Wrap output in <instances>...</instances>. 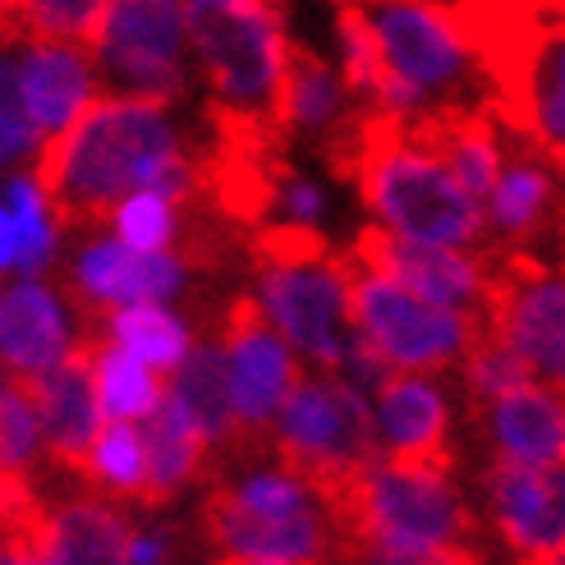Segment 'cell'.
<instances>
[{
  "label": "cell",
  "instance_id": "obj_1",
  "mask_svg": "<svg viewBox=\"0 0 565 565\" xmlns=\"http://www.w3.org/2000/svg\"><path fill=\"white\" fill-rule=\"evenodd\" d=\"M322 157L335 180H350L382 231L433 248H483V203L460 189L446 166L373 106H359L322 134Z\"/></svg>",
  "mask_w": 565,
  "mask_h": 565
},
{
  "label": "cell",
  "instance_id": "obj_2",
  "mask_svg": "<svg viewBox=\"0 0 565 565\" xmlns=\"http://www.w3.org/2000/svg\"><path fill=\"white\" fill-rule=\"evenodd\" d=\"M180 152V134L161 102L97 97L83 116L46 138L33 157V180L61 231L110 225L129 193H143L166 157Z\"/></svg>",
  "mask_w": 565,
  "mask_h": 565
},
{
  "label": "cell",
  "instance_id": "obj_3",
  "mask_svg": "<svg viewBox=\"0 0 565 565\" xmlns=\"http://www.w3.org/2000/svg\"><path fill=\"white\" fill-rule=\"evenodd\" d=\"M488 83L483 110L524 148H565V0H446Z\"/></svg>",
  "mask_w": 565,
  "mask_h": 565
},
{
  "label": "cell",
  "instance_id": "obj_4",
  "mask_svg": "<svg viewBox=\"0 0 565 565\" xmlns=\"http://www.w3.org/2000/svg\"><path fill=\"white\" fill-rule=\"evenodd\" d=\"M184 38L193 42L198 70L212 88L207 120L267 129L290 143L286 0H184Z\"/></svg>",
  "mask_w": 565,
  "mask_h": 565
},
{
  "label": "cell",
  "instance_id": "obj_5",
  "mask_svg": "<svg viewBox=\"0 0 565 565\" xmlns=\"http://www.w3.org/2000/svg\"><path fill=\"white\" fill-rule=\"evenodd\" d=\"M258 263L263 318L286 345L318 363V373L345 377L350 350V303H345V258L327 244L318 225H258L248 235Z\"/></svg>",
  "mask_w": 565,
  "mask_h": 565
},
{
  "label": "cell",
  "instance_id": "obj_6",
  "mask_svg": "<svg viewBox=\"0 0 565 565\" xmlns=\"http://www.w3.org/2000/svg\"><path fill=\"white\" fill-rule=\"evenodd\" d=\"M267 446L280 469L313 492L322 515H331L354 478L382 456L373 405L341 373L299 377L271 418Z\"/></svg>",
  "mask_w": 565,
  "mask_h": 565
},
{
  "label": "cell",
  "instance_id": "obj_7",
  "mask_svg": "<svg viewBox=\"0 0 565 565\" xmlns=\"http://www.w3.org/2000/svg\"><path fill=\"white\" fill-rule=\"evenodd\" d=\"M335 533V561L354 552H428L469 543L473 515L460 501L450 473L414 469L395 460H373L363 469L350 492L335 501L327 515Z\"/></svg>",
  "mask_w": 565,
  "mask_h": 565
},
{
  "label": "cell",
  "instance_id": "obj_8",
  "mask_svg": "<svg viewBox=\"0 0 565 565\" xmlns=\"http://www.w3.org/2000/svg\"><path fill=\"white\" fill-rule=\"evenodd\" d=\"M345 303H350V331L386 359L391 373H418V377L441 373L450 363H465V354L488 335L478 313L441 308L377 271H363L350 258H345Z\"/></svg>",
  "mask_w": 565,
  "mask_h": 565
},
{
  "label": "cell",
  "instance_id": "obj_9",
  "mask_svg": "<svg viewBox=\"0 0 565 565\" xmlns=\"http://www.w3.org/2000/svg\"><path fill=\"white\" fill-rule=\"evenodd\" d=\"M483 331L511 345L533 377L565 391V271L524 248H488Z\"/></svg>",
  "mask_w": 565,
  "mask_h": 565
},
{
  "label": "cell",
  "instance_id": "obj_10",
  "mask_svg": "<svg viewBox=\"0 0 565 565\" xmlns=\"http://www.w3.org/2000/svg\"><path fill=\"white\" fill-rule=\"evenodd\" d=\"M88 55L125 97L171 106L184 93V0H110Z\"/></svg>",
  "mask_w": 565,
  "mask_h": 565
},
{
  "label": "cell",
  "instance_id": "obj_11",
  "mask_svg": "<svg viewBox=\"0 0 565 565\" xmlns=\"http://www.w3.org/2000/svg\"><path fill=\"white\" fill-rule=\"evenodd\" d=\"M221 359H225V373H231L235 446H253L271 433L280 401L299 382L295 354L263 318V303L239 295L221 318Z\"/></svg>",
  "mask_w": 565,
  "mask_h": 565
},
{
  "label": "cell",
  "instance_id": "obj_12",
  "mask_svg": "<svg viewBox=\"0 0 565 565\" xmlns=\"http://www.w3.org/2000/svg\"><path fill=\"white\" fill-rule=\"evenodd\" d=\"M391 74L423 102H441L469 70V46L446 0H363Z\"/></svg>",
  "mask_w": 565,
  "mask_h": 565
},
{
  "label": "cell",
  "instance_id": "obj_13",
  "mask_svg": "<svg viewBox=\"0 0 565 565\" xmlns=\"http://www.w3.org/2000/svg\"><path fill=\"white\" fill-rule=\"evenodd\" d=\"M345 258L359 263L363 271H377L395 286H405L423 299H433L441 308H460V313L483 318L488 299V248L465 253V248H433L414 244L382 231V225H363L354 244L345 248Z\"/></svg>",
  "mask_w": 565,
  "mask_h": 565
},
{
  "label": "cell",
  "instance_id": "obj_14",
  "mask_svg": "<svg viewBox=\"0 0 565 565\" xmlns=\"http://www.w3.org/2000/svg\"><path fill=\"white\" fill-rule=\"evenodd\" d=\"M184 286L180 253H138L120 239H97L74 258L70 295L83 331H102V322L129 303H166Z\"/></svg>",
  "mask_w": 565,
  "mask_h": 565
},
{
  "label": "cell",
  "instance_id": "obj_15",
  "mask_svg": "<svg viewBox=\"0 0 565 565\" xmlns=\"http://www.w3.org/2000/svg\"><path fill=\"white\" fill-rule=\"evenodd\" d=\"M488 511L501 543L520 565H539L565 547V469L561 465H515L492 456L488 473Z\"/></svg>",
  "mask_w": 565,
  "mask_h": 565
},
{
  "label": "cell",
  "instance_id": "obj_16",
  "mask_svg": "<svg viewBox=\"0 0 565 565\" xmlns=\"http://www.w3.org/2000/svg\"><path fill=\"white\" fill-rule=\"evenodd\" d=\"M203 533L221 556H248V561H290V565H322L331 552V524L322 511L308 515H258L231 492L212 488L203 497Z\"/></svg>",
  "mask_w": 565,
  "mask_h": 565
},
{
  "label": "cell",
  "instance_id": "obj_17",
  "mask_svg": "<svg viewBox=\"0 0 565 565\" xmlns=\"http://www.w3.org/2000/svg\"><path fill=\"white\" fill-rule=\"evenodd\" d=\"M23 395L33 401L38 423H42V441L51 450V460L70 469L78 478L83 460L102 433V405H97V386H93V341H83L65 354L61 369H51L42 377H28L19 382Z\"/></svg>",
  "mask_w": 565,
  "mask_h": 565
},
{
  "label": "cell",
  "instance_id": "obj_18",
  "mask_svg": "<svg viewBox=\"0 0 565 565\" xmlns=\"http://www.w3.org/2000/svg\"><path fill=\"white\" fill-rule=\"evenodd\" d=\"M377 450L382 460L450 473V414L433 377L386 373L377 382Z\"/></svg>",
  "mask_w": 565,
  "mask_h": 565
},
{
  "label": "cell",
  "instance_id": "obj_19",
  "mask_svg": "<svg viewBox=\"0 0 565 565\" xmlns=\"http://www.w3.org/2000/svg\"><path fill=\"white\" fill-rule=\"evenodd\" d=\"M14 61V102L19 116L42 134V143L65 134L97 102V65L83 46L70 42H23Z\"/></svg>",
  "mask_w": 565,
  "mask_h": 565
},
{
  "label": "cell",
  "instance_id": "obj_20",
  "mask_svg": "<svg viewBox=\"0 0 565 565\" xmlns=\"http://www.w3.org/2000/svg\"><path fill=\"white\" fill-rule=\"evenodd\" d=\"M405 134L414 143L428 148L460 189L478 203H488V193L501 180V125L488 116L483 106H460V102H433L423 106L414 120H405Z\"/></svg>",
  "mask_w": 565,
  "mask_h": 565
},
{
  "label": "cell",
  "instance_id": "obj_21",
  "mask_svg": "<svg viewBox=\"0 0 565 565\" xmlns=\"http://www.w3.org/2000/svg\"><path fill=\"white\" fill-rule=\"evenodd\" d=\"M129 520L102 497H70L33 520L38 565H129Z\"/></svg>",
  "mask_w": 565,
  "mask_h": 565
},
{
  "label": "cell",
  "instance_id": "obj_22",
  "mask_svg": "<svg viewBox=\"0 0 565 565\" xmlns=\"http://www.w3.org/2000/svg\"><path fill=\"white\" fill-rule=\"evenodd\" d=\"M70 350L74 345L65 327V303L55 299L51 286L23 280L0 299V369L10 373V382L61 369Z\"/></svg>",
  "mask_w": 565,
  "mask_h": 565
},
{
  "label": "cell",
  "instance_id": "obj_23",
  "mask_svg": "<svg viewBox=\"0 0 565 565\" xmlns=\"http://www.w3.org/2000/svg\"><path fill=\"white\" fill-rule=\"evenodd\" d=\"M488 414V433L501 460L515 465H561L565 460V401L543 382L497 395Z\"/></svg>",
  "mask_w": 565,
  "mask_h": 565
},
{
  "label": "cell",
  "instance_id": "obj_24",
  "mask_svg": "<svg viewBox=\"0 0 565 565\" xmlns=\"http://www.w3.org/2000/svg\"><path fill=\"white\" fill-rule=\"evenodd\" d=\"M556 175L547 171V161L524 148L520 157L501 161V180L488 193V225L505 239L501 248H524L529 239H539L552 231L556 221Z\"/></svg>",
  "mask_w": 565,
  "mask_h": 565
},
{
  "label": "cell",
  "instance_id": "obj_25",
  "mask_svg": "<svg viewBox=\"0 0 565 565\" xmlns=\"http://www.w3.org/2000/svg\"><path fill=\"white\" fill-rule=\"evenodd\" d=\"M138 433H143V456H148V488H143V505H166L175 501L198 473L207 469V456L212 446L207 437L193 428L189 414L171 401V395H161L157 409L138 423Z\"/></svg>",
  "mask_w": 565,
  "mask_h": 565
},
{
  "label": "cell",
  "instance_id": "obj_26",
  "mask_svg": "<svg viewBox=\"0 0 565 565\" xmlns=\"http://www.w3.org/2000/svg\"><path fill=\"white\" fill-rule=\"evenodd\" d=\"M166 395L189 414V423L207 437V446H235V409H231V373H225L221 345H193L171 373Z\"/></svg>",
  "mask_w": 565,
  "mask_h": 565
},
{
  "label": "cell",
  "instance_id": "obj_27",
  "mask_svg": "<svg viewBox=\"0 0 565 565\" xmlns=\"http://www.w3.org/2000/svg\"><path fill=\"white\" fill-rule=\"evenodd\" d=\"M93 341V386H97V405L106 423H143L157 401L166 395L161 373H152L148 363H138L134 354L116 350L102 331H83Z\"/></svg>",
  "mask_w": 565,
  "mask_h": 565
},
{
  "label": "cell",
  "instance_id": "obj_28",
  "mask_svg": "<svg viewBox=\"0 0 565 565\" xmlns=\"http://www.w3.org/2000/svg\"><path fill=\"white\" fill-rule=\"evenodd\" d=\"M102 335L116 350L134 354L138 363H148L152 373H175L180 363H184V354L193 350L189 327L166 303H129V308H116V313L102 322Z\"/></svg>",
  "mask_w": 565,
  "mask_h": 565
},
{
  "label": "cell",
  "instance_id": "obj_29",
  "mask_svg": "<svg viewBox=\"0 0 565 565\" xmlns=\"http://www.w3.org/2000/svg\"><path fill=\"white\" fill-rule=\"evenodd\" d=\"M345 116V83L318 51L290 42V70H286V125L290 134H327Z\"/></svg>",
  "mask_w": 565,
  "mask_h": 565
},
{
  "label": "cell",
  "instance_id": "obj_30",
  "mask_svg": "<svg viewBox=\"0 0 565 565\" xmlns=\"http://www.w3.org/2000/svg\"><path fill=\"white\" fill-rule=\"evenodd\" d=\"M110 0H10V42H70L88 51Z\"/></svg>",
  "mask_w": 565,
  "mask_h": 565
},
{
  "label": "cell",
  "instance_id": "obj_31",
  "mask_svg": "<svg viewBox=\"0 0 565 565\" xmlns=\"http://www.w3.org/2000/svg\"><path fill=\"white\" fill-rule=\"evenodd\" d=\"M83 483H93L97 492H116L143 501L148 488V456H143V433L138 423H102V433L88 450V460L78 469Z\"/></svg>",
  "mask_w": 565,
  "mask_h": 565
},
{
  "label": "cell",
  "instance_id": "obj_32",
  "mask_svg": "<svg viewBox=\"0 0 565 565\" xmlns=\"http://www.w3.org/2000/svg\"><path fill=\"white\" fill-rule=\"evenodd\" d=\"M0 203H6V212L14 221V235H19L14 271H23L28 280H38L55 258V231H61V225H55V216H51V207H46V198H42L33 175H14L6 189H0Z\"/></svg>",
  "mask_w": 565,
  "mask_h": 565
},
{
  "label": "cell",
  "instance_id": "obj_33",
  "mask_svg": "<svg viewBox=\"0 0 565 565\" xmlns=\"http://www.w3.org/2000/svg\"><path fill=\"white\" fill-rule=\"evenodd\" d=\"M110 231L120 244L138 253H175L180 244V207L166 203L157 193H129L125 203L110 212Z\"/></svg>",
  "mask_w": 565,
  "mask_h": 565
},
{
  "label": "cell",
  "instance_id": "obj_34",
  "mask_svg": "<svg viewBox=\"0 0 565 565\" xmlns=\"http://www.w3.org/2000/svg\"><path fill=\"white\" fill-rule=\"evenodd\" d=\"M529 382H539L533 369L505 341H497V335H483V341L465 354V386H469L478 409L492 405L497 395H505V391L529 386Z\"/></svg>",
  "mask_w": 565,
  "mask_h": 565
},
{
  "label": "cell",
  "instance_id": "obj_35",
  "mask_svg": "<svg viewBox=\"0 0 565 565\" xmlns=\"http://www.w3.org/2000/svg\"><path fill=\"white\" fill-rule=\"evenodd\" d=\"M42 497L28 473H0V565H38L33 556V520Z\"/></svg>",
  "mask_w": 565,
  "mask_h": 565
},
{
  "label": "cell",
  "instance_id": "obj_36",
  "mask_svg": "<svg viewBox=\"0 0 565 565\" xmlns=\"http://www.w3.org/2000/svg\"><path fill=\"white\" fill-rule=\"evenodd\" d=\"M42 456V423L19 382L0 377V473H28Z\"/></svg>",
  "mask_w": 565,
  "mask_h": 565
},
{
  "label": "cell",
  "instance_id": "obj_37",
  "mask_svg": "<svg viewBox=\"0 0 565 565\" xmlns=\"http://www.w3.org/2000/svg\"><path fill=\"white\" fill-rule=\"evenodd\" d=\"M341 565H483L473 547L450 543V547H428V552H354Z\"/></svg>",
  "mask_w": 565,
  "mask_h": 565
},
{
  "label": "cell",
  "instance_id": "obj_38",
  "mask_svg": "<svg viewBox=\"0 0 565 565\" xmlns=\"http://www.w3.org/2000/svg\"><path fill=\"white\" fill-rule=\"evenodd\" d=\"M38 148H42V134L19 116V106H0V166L38 157Z\"/></svg>",
  "mask_w": 565,
  "mask_h": 565
},
{
  "label": "cell",
  "instance_id": "obj_39",
  "mask_svg": "<svg viewBox=\"0 0 565 565\" xmlns=\"http://www.w3.org/2000/svg\"><path fill=\"white\" fill-rule=\"evenodd\" d=\"M171 561V543H166V533H129V565H166Z\"/></svg>",
  "mask_w": 565,
  "mask_h": 565
},
{
  "label": "cell",
  "instance_id": "obj_40",
  "mask_svg": "<svg viewBox=\"0 0 565 565\" xmlns=\"http://www.w3.org/2000/svg\"><path fill=\"white\" fill-rule=\"evenodd\" d=\"M14 263H19V235L6 203H0V271H14Z\"/></svg>",
  "mask_w": 565,
  "mask_h": 565
},
{
  "label": "cell",
  "instance_id": "obj_41",
  "mask_svg": "<svg viewBox=\"0 0 565 565\" xmlns=\"http://www.w3.org/2000/svg\"><path fill=\"white\" fill-rule=\"evenodd\" d=\"M539 157L547 161V171H552V175L565 180V148H547V152H539Z\"/></svg>",
  "mask_w": 565,
  "mask_h": 565
},
{
  "label": "cell",
  "instance_id": "obj_42",
  "mask_svg": "<svg viewBox=\"0 0 565 565\" xmlns=\"http://www.w3.org/2000/svg\"><path fill=\"white\" fill-rule=\"evenodd\" d=\"M212 565H290V561H248V556H221V561H212ZM322 565H331V561H322Z\"/></svg>",
  "mask_w": 565,
  "mask_h": 565
},
{
  "label": "cell",
  "instance_id": "obj_43",
  "mask_svg": "<svg viewBox=\"0 0 565 565\" xmlns=\"http://www.w3.org/2000/svg\"><path fill=\"white\" fill-rule=\"evenodd\" d=\"M0 42H10V0H0Z\"/></svg>",
  "mask_w": 565,
  "mask_h": 565
},
{
  "label": "cell",
  "instance_id": "obj_44",
  "mask_svg": "<svg viewBox=\"0 0 565 565\" xmlns=\"http://www.w3.org/2000/svg\"><path fill=\"white\" fill-rule=\"evenodd\" d=\"M539 565H565V547H561L556 556H547V561H539Z\"/></svg>",
  "mask_w": 565,
  "mask_h": 565
},
{
  "label": "cell",
  "instance_id": "obj_45",
  "mask_svg": "<svg viewBox=\"0 0 565 565\" xmlns=\"http://www.w3.org/2000/svg\"><path fill=\"white\" fill-rule=\"evenodd\" d=\"M327 6H335V10H341V6H363V0H327Z\"/></svg>",
  "mask_w": 565,
  "mask_h": 565
},
{
  "label": "cell",
  "instance_id": "obj_46",
  "mask_svg": "<svg viewBox=\"0 0 565 565\" xmlns=\"http://www.w3.org/2000/svg\"><path fill=\"white\" fill-rule=\"evenodd\" d=\"M561 469H565V460H561Z\"/></svg>",
  "mask_w": 565,
  "mask_h": 565
},
{
  "label": "cell",
  "instance_id": "obj_47",
  "mask_svg": "<svg viewBox=\"0 0 565 565\" xmlns=\"http://www.w3.org/2000/svg\"><path fill=\"white\" fill-rule=\"evenodd\" d=\"M0 299H6V295H0Z\"/></svg>",
  "mask_w": 565,
  "mask_h": 565
}]
</instances>
